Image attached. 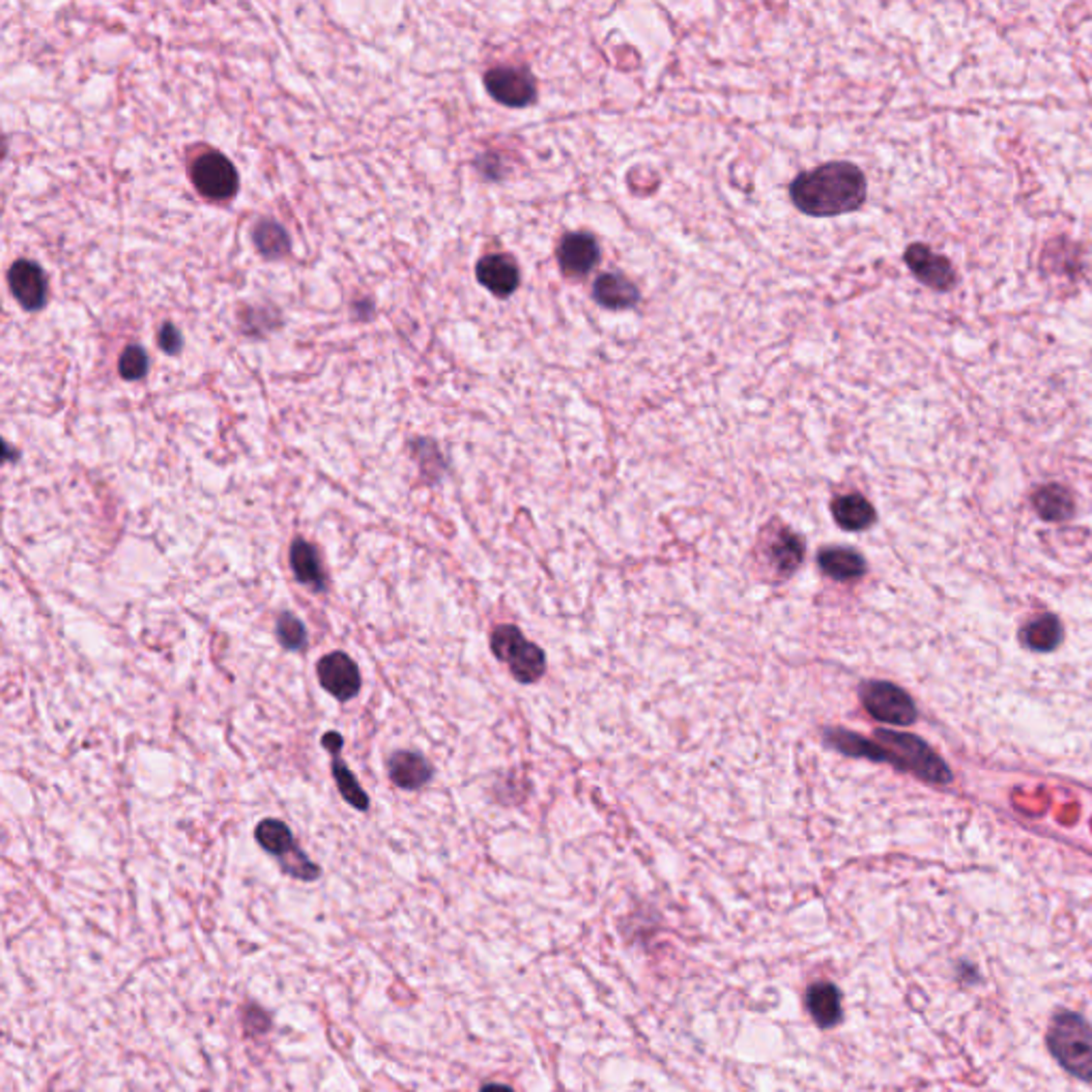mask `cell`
<instances>
[{
	"instance_id": "cell-1",
	"label": "cell",
	"mask_w": 1092,
	"mask_h": 1092,
	"mask_svg": "<svg viewBox=\"0 0 1092 1092\" xmlns=\"http://www.w3.org/2000/svg\"><path fill=\"white\" fill-rule=\"evenodd\" d=\"M823 743L849 758H867L873 762H888L894 768L913 772L920 779L933 783H947L952 777L950 768L934 751L913 734L894 733V730H875L873 740L862 738L851 730L826 728Z\"/></svg>"
},
{
	"instance_id": "cell-2",
	"label": "cell",
	"mask_w": 1092,
	"mask_h": 1092,
	"mask_svg": "<svg viewBox=\"0 0 1092 1092\" xmlns=\"http://www.w3.org/2000/svg\"><path fill=\"white\" fill-rule=\"evenodd\" d=\"M790 199L798 212L813 218H834L862 208L867 201V178L853 162H826L800 173L790 184Z\"/></svg>"
},
{
	"instance_id": "cell-3",
	"label": "cell",
	"mask_w": 1092,
	"mask_h": 1092,
	"mask_svg": "<svg viewBox=\"0 0 1092 1092\" xmlns=\"http://www.w3.org/2000/svg\"><path fill=\"white\" fill-rule=\"evenodd\" d=\"M751 555H754L760 579L779 585L798 572L805 561L807 544L798 532L790 530L781 519H772L760 530Z\"/></svg>"
},
{
	"instance_id": "cell-4",
	"label": "cell",
	"mask_w": 1092,
	"mask_h": 1092,
	"mask_svg": "<svg viewBox=\"0 0 1092 1092\" xmlns=\"http://www.w3.org/2000/svg\"><path fill=\"white\" fill-rule=\"evenodd\" d=\"M491 651L508 666L514 681L532 685L546 673V655L538 645L525 638L517 625L503 623L491 632Z\"/></svg>"
},
{
	"instance_id": "cell-5",
	"label": "cell",
	"mask_w": 1092,
	"mask_h": 1092,
	"mask_svg": "<svg viewBox=\"0 0 1092 1092\" xmlns=\"http://www.w3.org/2000/svg\"><path fill=\"white\" fill-rule=\"evenodd\" d=\"M1049 1049L1071 1074L1092 1079V1030L1076 1014H1060L1049 1030Z\"/></svg>"
},
{
	"instance_id": "cell-6",
	"label": "cell",
	"mask_w": 1092,
	"mask_h": 1092,
	"mask_svg": "<svg viewBox=\"0 0 1092 1092\" xmlns=\"http://www.w3.org/2000/svg\"><path fill=\"white\" fill-rule=\"evenodd\" d=\"M254 839L267 853H272V856L280 860L282 871L293 875L295 879L316 881L321 877V867L307 858V853L302 851V848H299L295 841L291 826L282 819L267 818L259 821V826L254 830Z\"/></svg>"
},
{
	"instance_id": "cell-7",
	"label": "cell",
	"mask_w": 1092,
	"mask_h": 1092,
	"mask_svg": "<svg viewBox=\"0 0 1092 1092\" xmlns=\"http://www.w3.org/2000/svg\"><path fill=\"white\" fill-rule=\"evenodd\" d=\"M860 703L864 710L890 726H911L918 719L913 700L901 687L888 681H867L860 687Z\"/></svg>"
},
{
	"instance_id": "cell-8",
	"label": "cell",
	"mask_w": 1092,
	"mask_h": 1092,
	"mask_svg": "<svg viewBox=\"0 0 1092 1092\" xmlns=\"http://www.w3.org/2000/svg\"><path fill=\"white\" fill-rule=\"evenodd\" d=\"M190 175L194 188L212 201L231 199L237 194V188H240V178H237L233 162L218 152L201 154L194 160Z\"/></svg>"
},
{
	"instance_id": "cell-9",
	"label": "cell",
	"mask_w": 1092,
	"mask_h": 1092,
	"mask_svg": "<svg viewBox=\"0 0 1092 1092\" xmlns=\"http://www.w3.org/2000/svg\"><path fill=\"white\" fill-rule=\"evenodd\" d=\"M316 676L325 692L339 700V703H350V700H355L360 692V687H363V678H360L359 666L355 664V659L344 651H331L318 659Z\"/></svg>"
},
{
	"instance_id": "cell-10",
	"label": "cell",
	"mask_w": 1092,
	"mask_h": 1092,
	"mask_svg": "<svg viewBox=\"0 0 1092 1092\" xmlns=\"http://www.w3.org/2000/svg\"><path fill=\"white\" fill-rule=\"evenodd\" d=\"M484 88L500 105L512 109L528 107L535 101V79L523 67H496L484 75Z\"/></svg>"
},
{
	"instance_id": "cell-11",
	"label": "cell",
	"mask_w": 1092,
	"mask_h": 1092,
	"mask_svg": "<svg viewBox=\"0 0 1092 1092\" xmlns=\"http://www.w3.org/2000/svg\"><path fill=\"white\" fill-rule=\"evenodd\" d=\"M600 245L591 233H568L558 245V265L565 277L583 280L600 263Z\"/></svg>"
},
{
	"instance_id": "cell-12",
	"label": "cell",
	"mask_w": 1092,
	"mask_h": 1092,
	"mask_svg": "<svg viewBox=\"0 0 1092 1092\" xmlns=\"http://www.w3.org/2000/svg\"><path fill=\"white\" fill-rule=\"evenodd\" d=\"M905 263L924 286L934 288V291H950L956 284V272L950 259L933 252L929 245L911 244L905 250Z\"/></svg>"
},
{
	"instance_id": "cell-13",
	"label": "cell",
	"mask_w": 1092,
	"mask_h": 1092,
	"mask_svg": "<svg viewBox=\"0 0 1092 1092\" xmlns=\"http://www.w3.org/2000/svg\"><path fill=\"white\" fill-rule=\"evenodd\" d=\"M9 288L24 310H41L47 302V280L33 261H15L9 270Z\"/></svg>"
},
{
	"instance_id": "cell-14",
	"label": "cell",
	"mask_w": 1092,
	"mask_h": 1092,
	"mask_svg": "<svg viewBox=\"0 0 1092 1092\" xmlns=\"http://www.w3.org/2000/svg\"><path fill=\"white\" fill-rule=\"evenodd\" d=\"M476 277L491 295L508 299L521 284V270L510 254H489L478 261Z\"/></svg>"
},
{
	"instance_id": "cell-15",
	"label": "cell",
	"mask_w": 1092,
	"mask_h": 1092,
	"mask_svg": "<svg viewBox=\"0 0 1092 1092\" xmlns=\"http://www.w3.org/2000/svg\"><path fill=\"white\" fill-rule=\"evenodd\" d=\"M388 779L395 788L406 791H418L434 779V766L431 762L418 754V751L401 749L395 751L387 762Z\"/></svg>"
},
{
	"instance_id": "cell-16",
	"label": "cell",
	"mask_w": 1092,
	"mask_h": 1092,
	"mask_svg": "<svg viewBox=\"0 0 1092 1092\" xmlns=\"http://www.w3.org/2000/svg\"><path fill=\"white\" fill-rule=\"evenodd\" d=\"M288 561H291V570L295 574L297 583L310 587L314 593L327 591L323 563L312 542H307L305 538H295L291 544V551H288Z\"/></svg>"
},
{
	"instance_id": "cell-17",
	"label": "cell",
	"mask_w": 1092,
	"mask_h": 1092,
	"mask_svg": "<svg viewBox=\"0 0 1092 1092\" xmlns=\"http://www.w3.org/2000/svg\"><path fill=\"white\" fill-rule=\"evenodd\" d=\"M595 303H600L606 310H630L638 302H641V291L638 286L627 280L621 273H602L593 282L591 291Z\"/></svg>"
},
{
	"instance_id": "cell-18",
	"label": "cell",
	"mask_w": 1092,
	"mask_h": 1092,
	"mask_svg": "<svg viewBox=\"0 0 1092 1092\" xmlns=\"http://www.w3.org/2000/svg\"><path fill=\"white\" fill-rule=\"evenodd\" d=\"M819 570L832 581H856L867 572V560L848 546H828L818 555Z\"/></svg>"
},
{
	"instance_id": "cell-19",
	"label": "cell",
	"mask_w": 1092,
	"mask_h": 1092,
	"mask_svg": "<svg viewBox=\"0 0 1092 1092\" xmlns=\"http://www.w3.org/2000/svg\"><path fill=\"white\" fill-rule=\"evenodd\" d=\"M832 517L837 525L845 532H862L869 530L871 525L877 521V512H875L873 503L860 496V493H849V496H841L832 500L830 503Z\"/></svg>"
},
{
	"instance_id": "cell-20",
	"label": "cell",
	"mask_w": 1092,
	"mask_h": 1092,
	"mask_svg": "<svg viewBox=\"0 0 1092 1092\" xmlns=\"http://www.w3.org/2000/svg\"><path fill=\"white\" fill-rule=\"evenodd\" d=\"M807 1007L813 1020H816L821 1028H828L841 1022L843 1016L841 994L834 984L828 982L813 984L807 992Z\"/></svg>"
},
{
	"instance_id": "cell-21",
	"label": "cell",
	"mask_w": 1092,
	"mask_h": 1092,
	"mask_svg": "<svg viewBox=\"0 0 1092 1092\" xmlns=\"http://www.w3.org/2000/svg\"><path fill=\"white\" fill-rule=\"evenodd\" d=\"M1035 510L1046 521H1067L1074 514V498L1060 484H1046L1033 496Z\"/></svg>"
},
{
	"instance_id": "cell-22",
	"label": "cell",
	"mask_w": 1092,
	"mask_h": 1092,
	"mask_svg": "<svg viewBox=\"0 0 1092 1092\" xmlns=\"http://www.w3.org/2000/svg\"><path fill=\"white\" fill-rule=\"evenodd\" d=\"M331 758H333L331 760V775H333L339 796H342L348 802V805L355 807L357 811H367L369 809V796H367V791L360 788V783L357 781L355 772L348 768V764L339 754H331Z\"/></svg>"
},
{
	"instance_id": "cell-23",
	"label": "cell",
	"mask_w": 1092,
	"mask_h": 1092,
	"mask_svg": "<svg viewBox=\"0 0 1092 1092\" xmlns=\"http://www.w3.org/2000/svg\"><path fill=\"white\" fill-rule=\"evenodd\" d=\"M254 244L267 259H282L291 252V240L286 231L273 220H261L254 226Z\"/></svg>"
},
{
	"instance_id": "cell-24",
	"label": "cell",
	"mask_w": 1092,
	"mask_h": 1092,
	"mask_svg": "<svg viewBox=\"0 0 1092 1092\" xmlns=\"http://www.w3.org/2000/svg\"><path fill=\"white\" fill-rule=\"evenodd\" d=\"M1060 638H1063V630H1060V623L1052 615L1039 617V619L1030 621L1022 630V641L1030 648H1035V651H1052L1060 643Z\"/></svg>"
},
{
	"instance_id": "cell-25",
	"label": "cell",
	"mask_w": 1092,
	"mask_h": 1092,
	"mask_svg": "<svg viewBox=\"0 0 1092 1092\" xmlns=\"http://www.w3.org/2000/svg\"><path fill=\"white\" fill-rule=\"evenodd\" d=\"M275 638L286 651H302L307 645V630L297 615L284 611L275 621Z\"/></svg>"
},
{
	"instance_id": "cell-26",
	"label": "cell",
	"mask_w": 1092,
	"mask_h": 1092,
	"mask_svg": "<svg viewBox=\"0 0 1092 1092\" xmlns=\"http://www.w3.org/2000/svg\"><path fill=\"white\" fill-rule=\"evenodd\" d=\"M118 372L125 380H139L148 374V355L141 346H129L120 357Z\"/></svg>"
},
{
	"instance_id": "cell-27",
	"label": "cell",
	"mask_w": 1092,
	"mask_h": 1092,
	"mask_svg": "<svg viewBox=\"0 0 1092 1092\" xmlns=\"http://www.w3.org/2000/svg\"><path fill=\"white\" fill-rule=\"evenodd\" d=\"M158 344H160V348H162L167 355H178L180 350H182V346H184V339H182L180 329L175 327V325H171V323L164 325V327L160 329V333H158Z\"/></svg>"
},
{
	"instance_id": "cell-28",
	"label": "cell",
	"mask_w": 1092,
	"mask_h": 1092,
	"mask_svg": "<svg viewBox=\"0 0 1092 1092\" xmlns=\"http://www.w3.org/2000/svg\"><path fill=\"white\" fill-rule=\"evenodd\" d=\"M321 745H323L325 751H329V754H342V749H344V736L339 734V733H333V730H331V733H325V734H323Z\"/></svg>"
},
{
	"instance_id": "cell-29",
	"label": "cell",
	"mask_w": 1092,
	"mask_h": 1092,
	"mask_svg": "<svg viewBox=\"0 0 1092 1092\" xmlns=\"http://www.w3.org/2000/svg\"><path fill=\"white\" fill-rule=\"evenodd\" d=\"M480 1092H512V1088L503 1086V1084H487Z\"/></svg>"
}]
</instances>
